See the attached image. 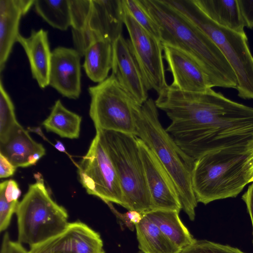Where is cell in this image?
I'll return each mask as SVG.
<instances>
[{"label": "cell", "instance_id": "1", "mask_svg": "<svg viewBox=\"0 0 253 253\" xmlns=\"http://www.w3.org/2000/svg\"><path fill=\"white\" fill-rule=\"evenodd\" d=\"M155 101L171 120L166 129L195 161L224 148L253 143V108L233 101L212 88L182 91L168 85Z\"/></svg>", "mask_w": 253, "mask_h": 253}, {"label": "cell", "instance_id": "2", "mask_svg": "<svg viewBox=\"0 0 253 253\" xmlns=\"http://www.w3.org/2000/svg\"><path fill=\"white\" fill-rule=\"evenodd\" d=\"M158 25L162 43L191 57L208 76L211 87L236 88L237 80L217 46L202 30L166 0H139Z\"/></svg>", "mask_w": 253, "mask_h": 253}, {"label": "cell", "instance_id": "3", "mask_svg": "<svg viewBox=\"0 0 253 253\" xmlns=\"http://www.w3.org/2000/svg\"><path fill=\"white\" fill-rule=\"evenodd\" d=\"M253 143L206 153L195 161L192 185L197 202L236 197L253 177Z\"/></svg>", "mask_w": 253, "mask_h": 253}, {"label": "cell", "instance_id": "4", "mask_svg": "<svg viewBox=\"0 0 253 253\" xmlns=\"http://www.w3.org/2000/svg\"><path fill=\"white\" fill-rule=\"evenodd\" d=\"M136 136L156 156L177 189L182 209L193 221L197 201L192 185L195 160L186 155L162 126L155 101L148 98L135 112Z\"/></svg>", "mask_w": 253, "mask_h": 253}, {"label": "cell", "instance_id": "5", "mask_svg": "<svg viewBox=\"0 0 253 253\" xmlns=\"http://www.w3.org/2000/svg\"><path fill=\"white\" fill-rule=\"evenodd\" d=\"M206 34L217 46L234 70L238 95L253 99V56L246 35L220 26L209 19L193 0H166Z\"/></svg>", "mask_w": 253, "mask_h": 253}, {"label": "cell", "instance_id": "6", "mask_svg": "<svg viewBox=\"0 0 253 253\" xmlns=\"http://www.w3.org/2000/svg\"><path fill=\"white\" fill-rule=\"evenodd\" d=\"M115 169L123 194V207L141 214L152 210L136 136L96 130Z\"/></svg>", "mask_w": 253, "mask_h": 253}, {"label": "cell", "instance_id": "7", "mask_svg": "<svg viewBox=\"0 0 253 253\" xmlns=\"http://www.w3.org/2000/svg\"><path fill=\"white\" fill-rule=\"evenodd\" d=\"M36 176L16 211L18 242L30 247L60 233L69 223L66 210L52 199L42 175Z\"/></svg>", "mask_w": 253, "mask_h": 253}, {"label": "cell", "instance_id": "8", "mask_svg": "<svg viewBox=\"0 0 253 253\" xmlns=\"http://www.w3.org/2000/svg\"><path fill=\"white\" fill-rule=\"evenodd\" d=\"M89 114L96 130L119 132L136 136L135 112L141 106L111 75L90 86Z\"/></svg>", "mask_w": 253, "mask_h": 253}, {"label": "cell", "instance_id": "9", "mask_svg": "<svg viewBox=\"0 0 253 253\" xmlns=\"http://www.w3.org/2000/svg\"><path fill=\"white\" fill-rule=\"evenodd\" d=\"M79 181L87 193L106 203L123 206L120 182L99 135L96 133L86 154L78 165Z\"/></svg>", "mask_w": 253, "mask_h": 253}, {"label": "cell", "instance_id": "10", "mask_svg": "<svg viewBox=\"0 0 253 253\" xmlns=\"http://www.w3.org/2000/svg\"><path fill=\"white\" fill-rule=\"evenodd\" d=\"M124 17L123 0H89L81 28L72 31L74 45L81 56L95 41L113 43L122 35Z\"/></svg>", "mask_w": 253, "mask_h": 253}, {"label": "cell", "instance_id": "11", "mask_svg": "<svg viewBox=\"0 0 253 253\" xmlns=\"http://www.w3.org/2000/svg\"><path fill=\"white\" fill-rule=\"evenodd\" d=\"M124 5V24L129 35L130 49L147 90L153 89L158 94L168 85L162 42L142 28Z\"/></svg>", "mask_w": 253, "mask_h": 253}, {"label": "cell", "instance_id": "12", "mask_svg": "<svg viewBox=\"0 0 253 253\" xmlns=\"http://www.w3.org/2000/svg\"><path fill=\"white\" fill-rule=\"evenodd\" d=\"M137 141L142 160L153 210L182 209L173 181L156 156L139 138Z\"/></svg>", "mask_w": 253, "mask_h": 253}, {"label": "cell", "instance_id": "13", "mask_svg": "<svg viewBox=\"0 0 253 253\" xmlns=\"http://www.w3.org/2000/svg\"><path fill=\"white\" fill-rule=\"evenodd\" d=\"M29 253H105L100 234L81 221L69 222L55 236L30 247Z\"/></svg>", "mask_w": 253, "mask_h": 253}, {"label": "cell", "instance_id": "14", "mask_svg": "<svg viewBox=\"0 0 253 253\" xmlns=\"http://www.w3.org/2000/svg\"><path fill=\"white\" fill-rule=\"evenodd\" d=\"M112 75L119 84L139 104L148 99V90L130 47L123 35L113 43Z\"/></svg>", "mask_w": 253, "mask_h": 253}, {"label": "cell", "instance_id": "15", "mask_svg": "<svg viewBox=\"0 0 253 253\" xmlns=\"http://www.w3.org/2000/svg\"><path fill=\"white\" fill-rule=\"evenodd\" d=\"M81 57L73 48L59 46L52 51L49 85L69 99L81 94Z\"/></svg>", "mask_w": 253, "mask_h": 253}, {"label": "cell", "instance_id": "16", "mask_svg": "<svg viewBox=\"0 0 253 253\" xmlns=\"http://www.w3.org/2000/svg\"><path fill=\"white\" fill-rule=\"evenodd\" d=\"M162 45L164 58L168 64L167 70L173 77L170 86L194 92H204L212 88L208 76L191 57L175 47Z\"/></svg>", "mask_w": 253, "mask_h": 253}, {"label": "cell", "instance_id": "17", "mask_svg": "<svg viewBox=\"0 0 253 253\" xmlns=\"http://www.w3.org/2000/svg\"><path fill=\"white\" fill-rule=\"evenodd\" d=\"M0 153L16 168H26L35 165L45 155V150L18 123L0 139Z\"/></svg>", "mask_w": 253, "mask_h": 253}, {"label": "cell", "instance_id": "18", "mask_svg": "<svg viewBox=\"0 0 253 253\" xmlns=\"http://www.w3.org/2000/svg\"><path fill=\"white\" fill-rule=\"evenodd\" d=\"M35 0H0V71L4 69L20 34V21Z\"/></svg>", "mask_w": 253, "mask_h": 253}, {"label": "cell", "instance_id": "19", "mask_svg": "<svg viewBox=\"0 0 253 253\" xmlns=\"http://www.w3.org/2000/svg\"><path fill=\"white\" fill-rule=\"evenodd\" d=\"M28 57L33 78L41 88L49 85L52 51L48 39V32L41 29L33 30L28 37L20 34L17 39Z\"/></svg>", "mask_w": 253, "mask_h": 253}, {"label": "cell", "instance_id": "20", "mask_svg": "<svg viewBox=\"0 0 253 253\" xmlns=\"http://www.w3.org/2000/svg\"><path fill=\"white\" fill-rule=\"evenodd\" d=\"M200 9L218 25L246 35L237 0H193Z\"/></svg>", "mask_w": 253, "mask_h": 253}, {"label": "cell", "instance_id": "21", "mask_svg": "<svg viewBox=\"0 0 253 253\" xmlns=\"http://www.w3.org/2000/svg\"><path fill=\"white\" fill-rule=\"evenodd\" d=\"M112 43L104 40L91 42L85 48L83 65L87 76L98 84L105 80L112 67Z\"/></svg>", "mask_w": 253, "mask_h": 253}, {"label": "cell", "instance_id": "22", "mask_svg": "<svg viewBox=\"0 0 253 253\" xmlns=\"http://www.w3.org/2000/svg\"><path fill=\"white\" fill-rule=\"evenodd\" d=\"M179 212L170 210H153L144 214L155 223L163 234L182 250L196 240L182 222Z\"/></svg>", "mask_w": 253, "mask_h": 253}, {"label": "cell", "instance_id": "23", "mask_svg": "<svg viewBox=\"0 0 253 253\" xmlns=\"http://www.w3.org/2000/svg\"><path fill=\"white\" fill-rule=\"evenodd\" d=\"M135 225L138 248L144 253H179L174 245L158 226L146 215Z\"/></svg>", "mask_w": 253, "mask_h": 253}, {"label": "cell", "instance_id": "24", "mask_svg": "<svg viewBox=\"0 0 253 253\" xmlns=\"http://www.w3.org/2000/svg\"><path fill=\"white\" fill-rule=\"evenodd\" d=\"M82 117L67 109L58 99L55 102L49 116L42 122L47 131L61 137L77 139L79 137Z\"/></svg>", "mask_w": 253, "mask_h": 253}, {"label": "cell", "instance_id": "25", "mask_svg": "<svg viewBox=\"0 0 253 253\" xmlns=\"http://www.w3.org/2000/svg\"><path fill=\"white\" fill-rule=\"evenodd\" d=\"M37 13L49 25L61 31L71 27L70 0H35Z\"/></svg>", "mask_w": 253, "mask_h": 253}, {"label": "cell", "instance_id": "26", "mask_svg": "<svg viewBox=\"0 0 253 253\" xmlns=\"http://www.w3.org/2000/svg\"><path fill=\"white\" fill-rule=\"evenodd\" d=\"M13 102L0 81V139L3 138L17 124Z\"/></svg>", "mask_w": 253, "mask_h": 253}, {"label": "cell", "instance_id": "27", "mask_svg": "<svg viewBox=\"0 0 253 253\" xmlns=\"http://www.w3.org/2000/svg\"><path fill=\"white\" fill-rule=\"evenodd\" d=\"M123 2L137 22L148 33L161 41L158 25L140 4L139 0H123Z\"/></svg>", "mask_w": 253, "mask_h": 253}, {"label": "cell", "instance_id": "28", "mask_svg": "<svg viewBox=\"0 0 253 253\" xmlns=\"http://www.w3.org/2000/svg\"><path fill=\"white\" fill-rule=\"evenodd\" d=\"M179 253H245L239 249L208 240H197Z\"/></svg>", "mask_w": 253, "mask_h": 253}, {"label": "cell", "instance_id": "29", "mask_svg": "<svg viewBox=\"0 0 253 253\" xmlns=\"http://www.w3.org/2000/svg\"><path fill=\"white\" fill-rule=\"evenodd\" d=\"M19 202H9L5 198L2 182L0 184V231L9 226L13 213H16Z\"/></svg>", "mask_w": 253, "mask_h": 253}, {"label": "cell", "instance_id": "30", "mask_svg": "<svg viewBox=\"0 0 253 253\" xmlns=\"http://www.w3.org/2000/svg\"><path fill=\"white\" fill-rule=\"evenodd\" d=\"M245 26L253 29V0H237Z\"/></svg>", "mask_w": 253, "mask_h": 253}, {"label": "cell", "instance_id": "31", "mask_svg": "<svg viewBox=\"0 0 253 253\" xmlns=\"http://www.w3.org/2000/svg\"><path fill=\"white\" fill-rule=\"evenodd\" d=\"M0 253H29L18 242H14L10 240L9 234L5 232L3 235Z\"/></svg>", "mask_w": 253, "mask_h": 253}, {"label": "cell", "instance_id": "32", "mask_svg": "<svg viewBox=\"0 0 253 253\" xmlns=\"http://www.w3.org/2000/svg\"><path fill=\"white\" fill-rule=\"evenodd\" d=\"M4 186V192L6 199L9 202H18L21 195V191L17 183L13 179L2 182Z\"/></svg>", "mask_w": 253, "mask_h": 253}, {"label": "cell", "instance_id": "33", "mask_svg": "<svg viewBox=\"0 0 253 253\" xmlns=\"http://www.w3.org/2000/svg\"><path fill=\"white\" fill-rule=\"evenodd\" d=\"M116 212L131 230H133V226L138 224L143 217L142 214L135 211L128 210L126 212L123 214L119 213L117 211Z\"/></svg>", "mask_w": 253, "mask_h": 253}, {"label": "cell", "instance_id": "34", "mask_svg": "<svg viewBox=\"0 0 253 253\" xmlns=\"http://www.w3.org/2000/svg\"><path fill=\"white\" fill-rule=\"evenodd\" d=\"M17 168L5 157L0 153V177L6 178L15 173Z\"/></svg>", "mask_w": 253, "mask_h": 253}, {"label": "cell", "instance_id": "35", "mask_svg": "<svg viewBox=\"0 0 253 253\" xmlns=\"http://www.w3.org/2000/svg\"><path fill=\"white\" fill-rule=\"evenodd\" d=\"M252 183L246 192L243 195L242 199L246 205L248 211L251 217L253 233V182Z\"/></svg>", "mask_w": 253, "mask_h": 253}, {"label": "cell", "instance_id": "36", "mask_svg": "<svg viewBox=\"0 0 253 253\" xmlns=\"http://www.w3.org/2000/svg\"><path fill=\"white\" fill-rule=\"evenodd\" d=\"M54 147L59 151L61 152H65V147L61 142L57 141L56 143L54 145Z\"/></svg>", "mask_w": 253, "mask_h": 253}, {"label": "cell", "instance_id": "37", "mask_svg": "<svg viewBox=\"0 0 253 253\" xmlns=\"http://www.w3.org/2000/svg\"><path fill=\"white\" fill-rule=\"evenodd\" d=\"M253 182V177L252 178L251 180V183Z\"/></svg>", "mask_w": 253, "mask_h": 253}, {"label": "cell", "instance_id": "38", "mask_svg": "<svg viewBox=\"0 0 253 253\" xmlns=\"http://www.w3.org/2000/svg\"></svg>", "mask_w": 253, "mask_h": 253}]
</instances>
